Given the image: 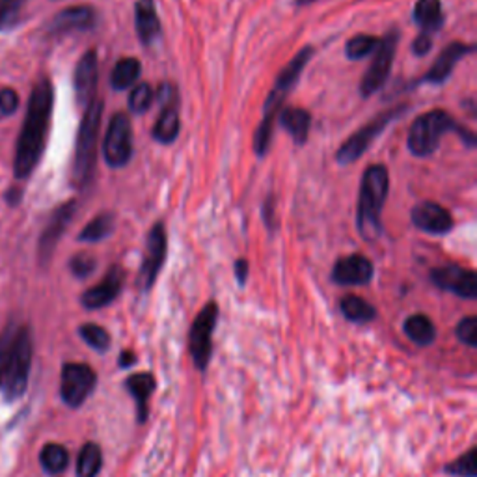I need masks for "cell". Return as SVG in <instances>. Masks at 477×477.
Wrapping results in <instances>:
<instances>
[{
  "mask_svg": "<svg viewBox=\"0 0 477 477\" xmlns=\"http://www.w3.org/2000/svg\"><path fill=\"white\" fill-rule=\"evenodd\" d=\"M101 118H103V101L95 99L86 107L77 135V148L73 159V185L77 189H86L88 183L94 177Z\"/></svg>",
  "mask_w": 477,
  "mask_h": 477,
  "instance_id": "4",
  "label": "cell"
},
{
  "mask_svg": "<svg viewBox=\"0 0 477 477\" xmlns=\"http://www.w3.org/2000/svg\"><path fill=\"white\" fill-rule=\"evenodd\" d=\"M166 244H169V239H166L164 224L157 222L148 234L146 256H144V263L140 268V285L144 292H150L160 273L166 259Z\"/></svg>",
  "mask_w": 477,
  "mask_h": 477,
  "instance_id": "13",
  "label": "cell"
},
{
  "mask_svg": "<svg viewBox=\"0 0 477 477\" xmlns=\"http://www.w3.org/2000/svg\"><path fill=\"white\" fill-rule=\"evenodd\" d=\"M101 468H103L101 448L94 442L82 446L77 459V477H97Z\"/></svg>",
  "mask_w": 477,
  "mask_h": 477,
  "instance_id": "30",
  "label": "cell"
},
{
  "mask_svg": "<svg viewBox=\"0 0 477 477\" xmlns=\"http://www.w3.org/2000/svg\"><path fill=\"white\" fill-rule=\"evenodd\" d=\"M160 116L153 127V138L160 144H172L181 129L179 118V92L170 82H164L157 90Z\"/></svg>",
  "mask_w": 477,
  "mask_h": 477,
  "instance_id": "11",
  "label": "cell"
},
{
  "mask_svg": "<svg viewBox=\"0 0 477 477\" xmlns=\"http://www.w3.org/2000/svg\"><path fill=\"white\" fill-rule=\"evenodd\" d=\"M457 133L466 146H475V135L461 127L446 111H429L414 119L408 131V150L414 157H429L439 150L446 133Z\"/></svg>",
  "mask_w": 477,
  "mask_h": 477,
  "instance_id": "3",
  "label": "cell"
},
{
  "mask_svg": "<svg viewBox=\"0 0 477 477\" xmlns=\"http://www.w3.org/2000/svg\"><path fill=\"white\" fill-rule=\"evenodd\" d=\"M280 123L282 127L293 136L295 144L302 146L308 140L309 135V126H312V116L308 111L297 109V107H287L280 111Z\"/></svg>",
  "mask_w": 477,
  "mask_h": 477,
  "instance_id": "24",
  "label": "cell"
},
{
  "mask_svg": "<svg viewBox=\"0 0 477 477\" xmlns=\"http://www.w3.org/2000/svg\"><path fill=\"white\" fill-rule=\"evenodd\" d=\"M39 463L51 475H60L70 465V453L62 444H47L39 453Z\"/></svg>",
  "mask_w": 477,
  "mask_h": 477,
  "instance_id": "29",
  "label": "cell"
},
{
  "mask_svg": "<svg viewBox=\"0 0 477 477\" xmlns=\"http://www.w3.org/2000/svg\"><path fill=\"white\" fill-rule=\"evenodd\" d=\"M414 21L422 29L420 34L432 37V34L439 32L444 25L440 0H418L414 6Z\"/></svg>",
  "mask_w": 477,
  "mask_h": 477,
  "instance_id": "23",
  "label": "cell"
},
{
  "mask_svg": "<svg viewBox=\"0 0 477 477\" xmlns=\"http://www.w3.org/2000/svg\"><path fill=\"white\" fill-rule=\"evenodd\" d=\"M32 334L29 326H19L13 334L10 357L4 371V398L8 403H13L25 396L29 379H30V367H32Z\"/></svg>",
  "mask_w": 477,
  "mask_h": 477,
  "instance_id": "5",
  "label": "cell"
},
{
  "mask_svg": "<svg viewBox=\"0 0 477 477\" xmlns=\"http://www.w3.org/2000/svg\"><path fill=\"white\" fill-rule=\"evenodd\" d=\"M455 334H457V340L461 343H465L466 347L475 349L477 347V319L472 317H465L459 325L457 330H455Z\"/></svg>",
  "mask_w": 477,
  "mask_h": 477,
  "instance_id": "38",
  "label": "cell"
},
{
  "mask_svg": "<svg viewBox=\"0 0 477 477\" xmlns=\"http://www.w3.org/2000/svg\"><path fill=\"white\" fill-rule=\"evenodd\" d=\"M340 309L345 319H349L350 323H358V325L371 323L377 317V309L373 308L367 300L357 295L343 297L340 302Z\"/></svg>",
  "mask_w": 477,
  "mask_h": 477,
  "instance_id": "27",
  "label": "cell"
},
{
  "mask_svg": "<svg viewBox=\"0 0 477 477\" xmlns=\"http://www.w3.org/2000/svg\"><path fill=\"white\" fill-rule=\"evenodd\" d=\"M126 388L136 403L138 422L144 424L150 416V398L153 396V391L157 388V381L152 373L142 371V373H135V375H131L126 381Z\"/></svg>",
  "mask_w": 477,
  "mask_h": 477,
  "instance_id": "22",
  "label": "cell"
},
{
  "mask_svg": "<svg viewBox=\"0 0 477 477\" xmlns=\"http://www.w3.org/2000/svg\"><path fill=\"white\" fill-rule=\"evenodd\" d=\"M377 45H379L377 37L367 36V34H358V36L347 41V47H345L347 58L349 60H362V58L375 53Z\"/></svg>",
  "mask_w": 477,
  "mask_h": 477,
  "instance_id": "33",
  "label": "cell"
},
{
  "mask_svg": "<svg viewBox=\"0 0 477 477\" xmlns=\"http://www.w3.org/2000/svg\"><path fill=\"white\" fill-rule=\"evenodd\" d=\"M407 107L401 105V107H396V109H390V111H384L382 114H379L375 119H371L366 127H362L360 131H357L355 135H352L343 146L338 150V162L340 164H350V162H355L362 157V153L371 146V142L375 140L388 126L393 121V119H398L403 111Z\"/></svg>",
  "mask_w": 477,
  "mask_h": 477,
  "instance_id": "10",
  "label": "cell"
},
{
  "mask_svg": "<svg viewBox=\"0 0 477 477\" xmlns=\"http://www.w3.org/2000/svg\"><path fill=\"white\" fill-rule=\"evenodd\" d=\"M263 218L268 226V230H275V200L273 196H268L265 200V207H263Z\"/></svg>",
  "mask_w": 477,
  "mask_h": 477,
  "instance_id": "42",
  "label": "cell"
},
{
  "mask_svg": "<svg viewBox=\"0 0 477 477\" xmlns=\"http://www.w3.org/2000/svg\"><path fill=\"white\" fill-rule=\"evenodd\" d=\"M118 364H119V367L127 369V367H131V366L136 364V355H135V352H131V350H123L121 355H119Z\"/></svg>",
  "mask_w": 477,
  "mask_h": 477,
  "instance_id": "44",
  "label": "cell"
},
{
  "mask_svg": "<svg viewBox=\"0 0 477 477\" xmlns=\"http://www.w3.org/2000/svg\"><path fill=\"white\" fill-rule=\"evenodd\" d=\"M410 218H412V224L425 234L444 235V234H449L453 227V218L449 211L434 201H422L418 205H414Z\"/></svg>",
  "mask_w": 477,
  "mask_h": 477,
  "instance_id": "17",
  "label": "cell"
},
{
  "mask_svg": "<svg viewBox=\"0 0 477 477\" xmlns=\"http://www.w3.org/2000/svg\"><path fill=\"white\" fill-rule=\"evenodd\" d=\"M103 157L111 169H121L133 157V131L127 114L118 112L112 116L103 142Z\"/></svg>",
  "mask_w": 477,
  "mask_h": 477,
  "instance_id": "9",
  "label": "cell"
},
{
  "mask_svg": "<svg viewBox=\"0 0 477 477\" xmlns=\"http://www.w3.org/2000/svg\"><path fill=\"white\" fill-rule=\"evenodd\" d=\"M398 41H399V32L396 29L390 30L384 37L379 39V45L375 53H373L371 64L360 82V94L364 97L377 94L386 85L393 66V58H396Z\"/></svg>",
  "mask_w": 477,
  "mask_h": 477,
  "instance_id": "7",
  "label": "cell"
},
{
  "mask_svg": "<svg viewBox=\"0 0 477 477\" xmlns=\"http://www.w3.org/2000/svg\"><path fill=\"white\" fill-rule=\"evenodd\" d=\"M155 99V94L152 90L150 85L146 82H142V85H136L129 95V111L133 114H144L150 107Z\"/></svg>",
  "mask_w": 477,
  "mask_h": 477,
  "instance_id": "35",
  "label": "cell"
},
{
  "mask_svg": "<svg viewBox=\"0 0 477 477\" xmlns=\"http://www.w3.org/2000/svg\"><path fill=\"white\" fill-rule=\"evenodd\" d=\"M390 191V176L382 164H373L364 172L358 200V232L366 241L379 239L382 232L381 215Z\"/></svg>",
  "mask_w": 477,
  "mask_h": 477,
  "instance_id": "2",
  "label": "cell"
},
{
  "mask_svg": "<svg viewBox=\"0 0 477 477\" xmlns=\"http://www.w3.org/2000/svg\"><path fill=\"white\" fill-rule=\"evenodd\" d=\"M27 0H0V32L12 30L23 12Z\"/></svg>",
  "mask_w": 477,
  "mask_h": 477,
  "instance_id": "34",
  "label": "cell"
},
{
  "mask_svg": "<svg viewBox=\"0 0 477 477\" xmlns=\"http://www.w3.org/2000/svg\"><path fill=\"white\" fill-rule=\"evenodd\" d=\"M218 321V306L217 302H207L201 312L196 316L191 332H189V350L194 366L200 371H205L211 362L213 355V334Z\"/></svg>",
  "mask_w": 477,
  "mask_h": 477,
  "instance_id": "6",
  "label": "cell"
},
{
  "mask_svg": "<svg viewBox=\"0 0 477 477\" xmlns=\"http://www.w3.org/2000/svg\"><path fill=\"white\" fill-rule=\"evenodd\" d=\"M431 282L444 289V292L455 293L461 299L473 300L477 297V276L470 268L459 265H446L432 268Z\"/></svg>",
  "mask_w": 477,
  "mask_h": 477,
  "instance_id": "12",
  "label": "cell"
},
{
  "mask_svg": "<svg viewBox=\"0 0 477 477\" xmlns=\"http://www.w3.org/2000/svg\"><path fill=\"white\" fill-rule=\"evenodd\" d=\"M19 109V95L12 88L0 90V114L10 116Z\"/></svg>",
  "mask_w": 477,
  "mask_h": 477,
  "instance_id": "40",
  "label": "cell"
},
{
  "mask_svg": "<svg viewBox=\"0 0 477 477\" xmlns=\"http://www.w3.org/2000/svg\"><path fill=\"white\" fill-rule=\"evenodd\" d=\"M314 56V49L312 47H304L302 51H299L293 60L289 62V64L280 71L278 78H276V86L284 88L285 92H292V88L297 85L306 64L309 62V58Z\"/></svg>",
  "mask_w": 477,
  "mask_h": 477,
  "instance_id": "26",
  "label": "cell"
},
{
  "mask_svg": "<svg viewBox=\"0 0 477 477\" xmlns=\"http://www.w3.org/2000/svg\"><path fill=\"white\" fill-rule=\"evenodd\" d=\"M235 278L241 285H244L248 278V261L246 259H237L235 261Z\"/></svg>",
  "mask_w": 477,
  "mask_h": 477,
  "instance_id": "43",
  "label": "cell"
},
{
  "mask_svg": "<svg viewBox=\"0 0 477 477\" xmlns=\"http://www.w3.org/2000/svg\"><path fill=\"white\" fill-rule=\"evenodd\" d=\"M317 0H295L297 6H308V4H314Z\"/></svg>",
  "mask_w": 477,
  "mask_h": 477,
  "instance_id": "46",
  "label": "cell"
},
{
  "mask_svg": "<svg viewBox=\"0 0 477 477\" xmlns=\"http://www.w3.org/2000/svg\"><path fill=\"white\" fill-rule=\"evenodd\" d=\"M431 49H432V37H431V36H424V34H420L416 39H414V44H412V51H414V54L425 56Z\"/></svg>",
  "mask_w": 477,
  "mask_h": 477,
  "instance_id": "41",
  "label": "cell"
},
{
  "mask_svg": "<svg viewBox=\"0 0 477 477\" xmlns=\"http://www.w3.org/2000/svg\"><path fill=\"white\" fill-rule=\"evenodd\" d=\"M53 105L54 92L51 82L47 78L39 80L30 94L23 131H21L17 140L13 162L17 179H27L34 172L41 155H44L53 116Z\"/></svg>",
  "mask_w": 477,
  "mask_h": 477,
  "instance_id": "1",
  "label": "cell"
},
{
  "mask_svg": "<svg viewBox=\"0 0 477 477\" xmlns=\"http://www.w3.org/2000/svg\"><path fill=\"white\" fill-rule=\"evenodd\" d=\"M13 334H15V328L8 326L3 332V336H0V388H3L4 371H6V364H8V357H10V347H12Z\"/></svg>",
  "mask_w": 477,
  "mask_h": 477,
  "instance_id": "39",
  "label": "cell"
},
{
  "mask_svg": "<svg viewBox=\"0 0 477 477\" xmlns=\"http://www.w3.org/2000/svg\"><path fill=\"white\" fill-rule=\"evenodd\" d=\"M403 330L407 338L418 347H429L434 343V340H437V328H434L432 321L424 314L410 316L405 321Z\"/></svg>",
  "mask_w": 477,
  "mask_h": 477,
  "instance_id": "25",
  "label": "cell"
},
{
  "mask_svg": "<svg viewBox=\"0 0 477 477\" xmlns=\"http://www.w3.org/2000/svg\"><path fill=\"white\" fill-rule=\"evenodd\" d=\"M75 211H77V201H68L64 205H60L58 210L53 213L49 224L45 226L44 234H41V237H39L37 252H39V261L44 265H47L49 259L53 258L54 248H56L58 241L62 239V235H64V232L68 230V226L71 224Z\"/></svg>",
  "mask_w": 477,
  "mask_h": 477,
  "instance_id": "14",
  "label": "cell"
},
{
  "mask_svg": "<svg viewBox=\"0 0 477 477\" xmlns=\"http://www.w3.org/2000/svg\"><path fill=\"white\" fill-rule=\"evenodd\" d=\"M97 25V13L90 6H73L62 10L54 19L51 30L56 34L66 32H85Z\"/></svg>",
  "mask_w": 477,
  "mask_h": 477,
  "instance_id": "20",
  "label": "cell"
},
{
  "mask_svg": "<svg viewBox=\"0 0 477 477\" xmlns=\"http://www.w3.org/2000/svg\"><path fill=\"white\" fill-rule=\"evenodd\" d=\"M446 472L455 477H475L477 475L475 449L472 448L470 451L463 455V457H459L457 461H453L449 466H446Z\"/></svg>",
  "mask_w": 477,
  "mask_h": 477,
  "instance_id": "36",
  "label": "cell"
},
{
  "mask_svg": "<svg viewBox=\"0 0 477 477\" xmlns=\"http://www.w3.org/2000/svg\"><path fill=\"white\" fill-rule=\"evenodd\" d=\"M473 49H475L473 45L461 44V41H455V44H449L439 54V58L434 60V64L431 66V70L427 71L424 80L431 82V85H442V82L453 73V68L457 66V62L463 60L465 56H468L470 53H473Z\"/></svg>",
  "mask_w": 477,
  "mask_h": 477,
  "instance_id": "19",
  "label": "cell"
},
{
  "mask_svg": "<svg viewBox=\"0 0 477 477\" xmlns=\"http://www.w3.org/2000/svg\"><path fill=\"white\" fill-rule=\"evenodd\" d=\"M95 265H97L95 258H92L90 254H85V252L73 256L70 261V268H71L73 276H77L80 280L88 278L95 271Z\"/></svg>",
  "mask_w": 477,
  "mask_h": 477,
  "instance_id": "37",
  "label": "cell"
},
{
  "mask_svg": "<svg viewBox=\"0 0 477 477\" xmlns=\"http://www.w3.org/2000/svg\"><path fill=\"white\" fill-rule=\"evenodd\" d=\"M123 284H126V271H123L119 265H112L105 278H103L97 285L90 287L88 292H85V295L80 297V302L86 309L105 308L118 299L123 289Z\"/></svg>",
  "mask_w": 477,
  "mask_h": 477,
  "instance_id": "15",
  "label": "cell"
},
{
  "mask_svg": "<svg viewBox=\"0 0 477 477\" xmlns=\"http://www.w3.org/2000/svg\"><path fill=\"white\" fill-rule=\"evenodd\" d=\"M78 334L82 340L86 341L88 347H92L97 352H107L111 349V334L105 328L95 325V323L82 325L78 328Z\"/></svg>",
  "mask_w": 477,
  "mask_h": 477,
  "instance_id": "32",
  "label": "cell"
},
{
  "mask_svg": "<svg viewBox=\"0 0 477 477\" xmlns=\"http://www.w3.org/2000/svg\"><path fill=\"white\" fill-rule=\"evenodd\" d=\"M97 80H99V60L97 53L92 49L78 60V64L75 68L73 85H75L77 103L80 107L86 109L90 103L95 101Z\"/></svg>",
  "mask_w": 477,
  "mask_h": 477,
  "instance_id": "16",
  "label": "cell"
},
{
  "mask_svg": "<svg viewBox=\"0 0 477 477\" xmlns=\"http://www.w3.org/2000/svg\"><path fill=\"white\" fill-rule=\"evenodd\" d=\"M136 34L144 45H152L160 37V21L157 15L155 0H136L135 4Z\"/></svg>",
  "mask_w": 477,
  "mask_h": 477,
  "instance_id": "21",
  "label": "cell"
},
{
  "mask_svg": "<svg viewBox=\"0 0 477 477\" xmlns=\"http://www.w3.org/2000/svg\"><path fill=\"white\" fill-rule=\"evenodd\" d=\"M116 227V218L112 213H101L92 222L85 226V230L80 232L78 241L82 243H99L107 239Z\"/></svg>",
  "mask_w": 477,
  "mask_h": 477,
  "instance_id": "31",
  "label": "cell"
},
{
  "mask_svg": "<svg viewBox=\"0 0 477 477\" xmlns=\"http://www.w3.org/2000/svg\"><path fill=\"white\" fill-rule=\"evenodd\" d=\"M97 384L95 371L88 364H66L62 367L60 396L71 408H78L86 403Z\"/></svg>",
  "mask_w": 477,
  "mask_h": 477,
  "instance_id": "8",
  "label": "cell"
},
{
  "mask_svg": "<svg viewBox=\"0 0 477 477\" xmlns=\"http://www.w3.org/2000/svg\"><path fill=\"white\" fill-rule=\"evenodd\" d=\"M373 273L375 268L366 256L352 254L338 259L332 271V280L338 285H366L371 282Z\"/></svg>",
  "mask_w": 477,
  "mask_h": 477,
  "instance_id": "18",
  "label": "cell"
},
{
  "mask_svg": "<svg viewBox=\"0 0 477 477\" xmlns=\"http://www.w3.org/2000/svg\"><path fill=\"white\" fill-rule=\"evenodd\" d=\"M21 194H23L21 191H10V193L6 194V200H8L10 203H17V201L21 200Z\"/></svg>",
  "mask_w": 477,
  "mask_h": 477,
  "instance_id": "45",
  "label": "cell"
},
{
  "mask_svg": "<svg viewBox=\"0 0 477 477\" xmlns=\"http://www.w3.org/2000/svg\"><path fill=\"white\" fill-rule=\"evenodd\" d=\"M140 73H142V64L138 58H121L112 70L111 85L114 90H127L135 86Z\"/></svg>",
  "mask_w": 477,
  "mask_h": 477,
  "instance_id": "28",
  "label": "cell"
}]
</instances>
